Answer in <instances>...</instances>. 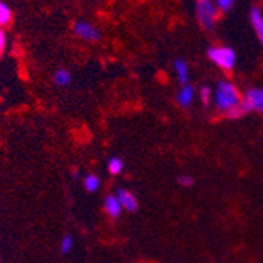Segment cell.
<instances>
[{"instance_id": "30bf717a", "label": "cell", "mask_w": 263, "mask_h": 263, "mask_svg": "<svg viewBox=\"0 0 263 263\" xmlns=\"http://www.w3.org/2000/svg\"><path fill=\"white\" fill-rule=\"evenodd\" d=\"M104 209H105L107 215L111 216V218H119L121 213H122V210H124L122 205H121V202H119V199L116 197V194H108V196L105 197V201H104Z\"/></svg>"}, {"instance_id": "4fadbf2b", "label": "cell", "mask_w": 263, "mask_h": 263, "mask_svg": "<svg viewBox=\"0 0 263 263\" xmlns=\"http://www.w3.org/2000/svg\"><path fill=\"white\" fill-rule=\"evenodd\" d=\"M197 96H199L201 104L204 107H210L212 102H213V88L209 86V85H204V86L199 88V91H197Z\"/></svg>"}, {"instance_id": "5bb4252c", "label": "cell", "mask_w": 263, "mask_h": 263, "mask_svg": "<svg viewBox=\"0 0 263 263\" xmlns=\"http://www.w3.org/2000/svg\"><path fill=\"white\" fill-rule=\"evenodd\" d=\"M107 168H108V173H110L111 176H119V174L124 171V161H122V158H119V157H111V158L108 160Z\"/></svg>"}, {"instance_id": "5b68a950", "label": "cell", "mask_w": 263, "mask_h": 263, "mask_svg": "<svg viewBox=\"0 0 263 263\" xmlns=\"http://www.w3.org/2000/svg\"><path fill=\"white\" fill-rule=\"evenodd\" d=\"M243 108L246 113H263V86H252L243 92Z\"/></svg>"}, {"instance_id": "8992f818", "label": "cell", "mask_w": 263, "mask_h": 263, "mask_svg": "<svg viewBox=\"0 0 263 263\" xmlns=\"http://www.w3.org/2000/svg\"><path fill=\"white\" fill-rule=\"evenodd\" d=\"M248 19L258 46L263 49V10L258 5H251L248 11Z\"/></svg>"}, {"instance_id": "52a82bcc", "label": "cell", "mask_w": 263, "mask_h": 263, "mask_svg": "<svg viewBox=\"0 0 263 263\" xmlns=\"http://www.w3.org/2000/svg\"><path fill=\"white\" fill-rule=\"evenodd\" d=\"M196 96H197L196 88H194L191 83H188V85H182V86L177 89V92H176V96H174V101H176V104H177L182 110H188V108L193 107V104H194V101H196Z\"/></svg>"}, {"instance_id": "9c48e42d", "label": "cell", "mask_w": 263, "mask_h": 263, "mask_svg": "<svg viewBox=\"0 0 263 263\" xmlns=\"http://www.w3.org/2000/svg\"><path fill=\"white\" fill-rule=\"evenodd\" d=\"M116 197L119 199V202H121V205H122V209L125 212L134 213V212L138 210V199H137L135 194L132 193V191H128L125 188H119L116 191Z\"/></svg>"}, {"instance_id": "2e32d148", "label": "cell", "mask_w": 263, "mask_h": 263, "mask_svg": "<svg viewBox=\"0 0 263 263\" xmlns=\"http://www.w3.org/2000/svg\"><path fill=\"white\" fill-rule=\"evenodd\" d=\"M213 2L216 4L218 10L221 13H229V11H232L235 4H237V0H213Z\"/></svg>"}, {"instance_id": "d6986e66", "label": "cell", "mask_w": 263, "mask_h": 263, "mask_svg": "<svg viewBox=\"0 0 263 263\" xmlns=\"http://www.w3.org/2000/svg\"><path fill=\"white\" fill-rule=\"evenodd\" d=\"M177 183L182 185V186H185V188H190V186L194 185V179L191 176H188V174H182V176H179Z\"/></svg>"}, {"instance_id": "ba28073f", "label": "cell", "mask_w": 263, "mask_h": 263, "mask_svg": "<svg viewBox=\"0 0 263 263\" xmlns=\"http://www.w3.org/2000/svg\"><path fill=\"white\" fill-rule=\"evenodd\" d=\"M173 72H174V77H176V80L179 82L180 86L190 83L191 69H190V63L185 58H182V57L174 58V61H173Z\"/></svg>"}, {"instance_id": "ac0fdd59", "label": "cell", "mask_w": 263, "mask_h": 263, "mask_svg": "<svg viewBox=\"0 0 263 263\" xmlns=\"http://www.w3.org/2000/svg\"><path fill=\"white\" fill-rule=\"evenodd\" d=\"M7 46H8V36H7V31L4 27H0V58L4 57L5 50H7Z\"/></svg>"}, {"instance_id": "e0dca14e", "label": "cell", "mask_w": 263, "mask_h": 263, "mask_svg": "<svg viewBox=\"0 0 263 263\" xmlns=\"http://www.w3.org/2000/svg\"><path fill=\"white\" fill-rule=\"evenodd\" d=\"M74 248V238L71 235H64L60 243V251L61 254H69Z\"/></svg>"}, {"instance_id": "7c38bea8", "label": "cell", "mask_w": 263, "mask_h": 263, "mask_svg": "<svg viewBox=\"0 0 263 263\" xmlns=\"http://www.w3.org/2000/svg\"><path fill=\"white\" fill-rule=\"evenodd\" d=\"M13 22V10L11 7L5 2L0 0V27H8Z\"/></svg>"}, {"instance_id": "6da1fadb", "label": "cell", "mask_w": 263, "mask_h": 263, "mask_svg": "<svg viewBox=\"0 0 263 263\" xmlns=\"http://www.w3.org/2000/svg\"><path fill=\"white\" fill-rule=\"evenodd\" d=\"M243 94L240 92L238 86L229 79H219L215 86H213V102L212 105L215 107L216 111L222 115H229L234 111L237 107L241 105Z\"/></svg>"}, {"instance_id": "8fae6325", "label": "cell", "mask_w": 263, "mask_h": 263, "mask_svg": "<svg viewBox=\"0 0 263 263\" xmlns=\"http://www.w3.org/2000/svg\"><path fill=\"white\" fill-rule=\"evenodd\" d=\"M53 83L57 86H61V88H66L72 83V74L71 71H68L66 68H60L53 72Z\"/></svg>"}, {"instance_id": "277c9868", "label": "cell", "mask_w": 263, "mask_h": 263, "mask_svg": "<svg viewBox=\"0 0 263 263\" xmlns=\"http://www.w3.org/2000/svg\"><path fill=\"white\" fill-rule=\"evenodd\" d=\"M72 35L88 44H96L102 40V31L97 28L96 24H92L88 19H77L72 22Z\"/></svg>"}, {"instance_id": "7a4b0ae2", "label": "cell", "mask_w": 263, "mask_h": 263, "mask_svg": "<svg viewBox=\"0 0 263 263\" xmlns=\"http://www.w3.org/2000/svg\"><path fill=\"white\" fill-rule=\"evenodd\" d=\"M207 60L222 72H232L237 68L238 55L232 46L227 44H212L205 50Z\"/></svg>"}, {"instance_id": "3957f363", "label": "cell", "mask_w": 263, "mask_h": 263, "mask_svg": "<svg viewBox=\"0 0 263 263\" xmlns=\"http://www.w3.org/2000/svg\"><path fill=\"white\" fill-rule=\"evenodd\" d=\"M219 10L213 0H196L194 2V17L196 22L202 30L205 31H213L218 17H219Z\"/></svg>"}, {"instance_id": "9a60e30c", "label": "cell", "mask_w": 263, "mask_h": 263, "mask_svg": "<svg viewBox=\"0 0 263 263\" xmlns=\"http://www.w3.org/2000/svg\"><path fill=\"white\" fill-rule=\"evenodd\" d=\"M83 186L88 193H94L99 190V186H101V179H99L96 174H88L83 179Z\"/></svg>"}]
</instances>
